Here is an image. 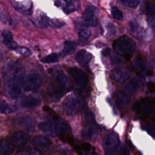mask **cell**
<instances>
[{"label":"cell","mask_w":155,"mask_h":155,"mask_svg":"<svg viewBox=\"0 0 155 155\" xmlns=\"http://www.w3.org/2000/svg\"><path fill=\"white\" fill-rule=\"evenodd\" d=\"M73 88V84L70 78L64 73L58 72L47 87V93L53 101H58Z\"/></svg>","instance_id":"1"},{"label":"cell","mask_w":155,"mask_h":155,"mask_svg":"<svg viewBox=\"0 0 155 155\" xmlns=\"http://www.w3.org/2000/svg\"><path fill=\"white\" fill-rule=\"evenodd\" d=\"M133 111L145 122L155 120V97H144L136 101Z\"/></svg>","instance_id":"2"},{"label":"cell","mask_w":155,"mask_h":155,"mask_svg":"<svg viewBox=\"0 0 155 155\" xmlns=\"http://www.w3.org/2000/svg\"><path fill=\"white\" fill-rule=\"evenodd\" d=\"M39 128L44 132L50 134L53 137L65 138V140H70L68 134V127L67 124L57 119L51 122H42L39 125Z\"/></svg>","instance_id":"3"},{"label":"cell","mask_w":155,"mask_h":155,"mask_svg":"<svg viewBox=\"0 0 155 155\" xmlns=\"http://www.w3.org/2000/svg\"><path fill=\"white\" fill-rule=\"evenodd\" d=\"M114 51L127 60H130L136 50V44L127 36H122L113 42Z\"/></svg>","instance_id":"4"},{"label":"cell","mask_w":155,"mask_h":155,"mask_svg":"<svg viewBox=\"0 0 155 155\" xmlns=\"http://www.w3.org/2000/svg\"><path fill=\"white\" fill-rule=\"evenodd\" d=\"M85 106V102L75 94L67 96L62 103V109L64 113L70 116L79 113L84 109Z\"/></svg>","instance_id":"5"},{"label":"cell","mask_w":155,"mask_h":155,"mask_svg":"<svg viewBox=\"0 0 155 155\" xmlns=\"http://www.w3.org/2000/svg\"><path fill=\"white\" fill-rule=\"evenodd\" d=\"M84 126L82 130V136L85 139H92L94 137L99 129L95 124L93 114L90 111H87L84 115Z\"/></svg>","instance_id":"6"},{"label":"cell","mask_w":155,"mask_h":155,"mask_svg":"<svg viewBox=\"0 0 155 155\" xmlns=\"http://www.w3.org/2000/svg\"><path fill=\"white\" fill-rule=\"evenodd\" d=\"M25 69L24 66L16 62H7L2 68V75L6 81L12 79H22L24 77Z\"/></svg>","instance_id":"7"},{"label":"cell","mask_w":155,"mask_h":155,"mask_svg":"<svg viewBox=\"0 0 155 155\" xmlns=\"http://www.w3.org/2000/svg\"><path fill=\"white\" fill-rule=\"evenodd\" d=\"M119 139L113 132L107 134L102 140V145L106 155H118Z\"/></svg>","instance_id":"8"},{"label":"cell","mask_w":155,"mask_h":155,"mask_svg":"<svg viewBox=\"0 0 155 155\" xmlns=\"http://www.w3.org/2000/svg\"><path fill=\"white\" fill-rule=\"evenodd\" d=\"M68 72L73 78L75 85L78 87L79 91H81V93H87L88 80L85 72L77 67H71L68 68Z\"/></svg>","instance_id":"9"},{"label":"cell","mask_w":155,"mask_h":155,"mask_svg":"<svg viewBox=\"0 0 155 155\" xmlns=\"http://www.w3.org/2000/svg\"><path fill=\"white\" fill-rule=\"evenodd\" d=\"M22 88L27 91L39 88L42 84V78L39 74L30 73L25 75L21 79Z\"/></svg>","instance_id":"10"},{"label":"cell","mask_w":155,"mask_h":155,"mask_svg":"<svg viewBox=\"0 0 155 155\" xmlns=\"http://www.w3.org/2000/svg\"><path fill=\"white\" fill-rule=\"evenodd\" d=\"M5 90L7 95L12 99H17L22 93L21 79H12L7 81Z\"/></svg>","instance_id":"11"},{"label":"cell","mask_w":155,"mask_h":155,"mask_svg":"<svg viewBox=\"0 0 155 155\" xmlns=\"http://www.w3.org/2000/svg\"><path fill=\"white\" fill-rule=\"evenodd\" d=\"M130 72L126 67H116L111 72L110 76L113 81L118 84L124 83L130 77Z\"/></svg>","instance_id":"12"},{"label":"cell","mask_w":155,"mask_h":155,"mask_svg":"<svg viewBox=\"0 0 155 155\" xmlns=\"http://www.w3.org/2000/svg\"><path fill=\"white\" fill-rule=\"evenodd\" d=\"M33 144L36 150L42 153L47 151L50 148L51 142L47 137L38 135L33 138Z\"/></svg>","instance_id":"13"},{"label":"cell","mask_w":155,"mask_h":155,"mask_svg":"<svg viewBox=\"0 0 155 155\" xmlns=\"http://www.w3.org/2000/svg\"><path fill=\"white\" fill-rule=\"evenodd\" d=\"M82 21L87 27H96L97 25V20L91 7H87L82 16Z\"/></svg>","instance_id":"14"},{"label":"cell","mask_w":155,"mask_h":155,"mask_svg":"<svg viewBox=\"0 0 155 155\" xmlns=\"http://www.w3.org/2000/svg\"><path fill=\"white\" fill-rule=\"evenodd\" d=\"M41 99L33 95H27L22 97L21 105L24 108H33L39 106L41 104Z\"/></svg>","instance_id":"15"},{"label":"cell","mask_w":155,"mask_h":155,"mask_svg":"<svg viewBox=\"0 0 155 155\" xmlns=\"http://www.w3.org/2000/svg\"><path fill=\"white\" fill-rule=\"evenodd\" d=\"M18 121L19 126L26 131H34L35 130V122L30 116L22 115L19 117Z\"/></svg>","instance_id":"16"},{"label":"cell","mask_w":155,"mask_h":155,"mask_svg":"<svg viewBox=\"0 0 155 155\" xmlns=\"http://www.w3.org/2000/svg\"><path fill=\"white\" fill-rule=\"evenodd\" d=\"M28 139V135L22 131H17L12 134L11 142L14 146L19 148L24 146L27 143Z\"/></svg>","instance_id":"17"},{"label":"cell","mask_w":155,"mask_h":155,"mask_svg":"<svg viewBox=\"0 0 155 155\" xmlns=\"http://www.w3.org/2000/svg\"><path fill=\"white\" fill-rule=\"evenodd\" d=\"M114 97L116 104L122 108H126L129 105L131 101L130 95L126 93L123 90L116 92Z\"/></svg>","instance_id":"18"},{"label":"cell","mask_w":155,"mask_h":155,"mask_svg":"<svg viewBox=\"0 0 155 155\" xmlns=\"http://www.w3.org/2000/svg\"><path fill=\"white\" fill-rule=\"evenodd\" d=\"M76 59L79 65L82 67H85L90 62L92 59V55L87 51L85 50H81L77 53Z\"/></svg>","instance_id":"19"},{"label":"cell","mask_w":155,"mask_h":155,"mask_svg":"<svg viewBox=\"0 0 155 155\" xmlns=\"http://www.w3.org/2000/svg\"><path fill=\"white\" fill-rule=\"evenodd\" d=\"M12 142L6 139H0V155H11L13 151Z\"/></svg>","instance_id":"20"},{"label":"cell","mask_w":155,"mask_h":155,"mask_svg":"<svg viewBox=\"0 0 155 155\" xmlns=\"http://www.w3.org/2000/svg\"><path fill=\"white\" fill-rule=\"evenodd\" d=\"M13 34L11 31L8 30H4L2 32L3 41L7 47L11 49L15 50L17 47V44L13 40Z\"/></svg>","instance_id":"21"},{"label":"cell","mask_w":155,"mask_h":155,"mask_svg":"<svg viewBox=\"0 0 155 155\" xmlns=\"http://www.w3.org/2000/svg\"><path fill=\"white\" fill-rule=\"evenodd\" d=\"M140 82L136 78L132 79L124 88L123 91L129 95L134 93L139 87Z\"/></svg>","instance_id":"22"},{"label":"cell","mask_w":155,"mask_h":155,"mask_svg":"<svg viewBox=\"0 0 155 155\" xmlns=\"http://www.w3.org/2000/svg\"><path fill=\"white\" fill-rule=\"evenodd\" d=\"M78 151L81 155H97L94 148L88 143H82L78 147Z\"/></svg>","instance_id":"23"},{"label":"cell","mask_w":155,"mask_h":155,"mask_svg":"<svg viewBox=\"0 0 155 155\" xmlns=\"http://www.w3.org/2000/svg\"><path fill=\"white\" fill-rule=\"evenodd\" d=\"M77 44L74 41H66L64 43V49L62 50L63 55H68L73 53L76 48Z\"/></svg>","instance_id":"24"},{"label":"cell","mask_w":155,"mask_h":155,"mask_svg":"<svg viewBox=\"0 0 155 155\" xmlns=\"http://www.w3.org/2000/svg\"><path fill=\"white\" fill-rule=\"evenodd\" d=\"M16 108L12 105L4 101H0V113L1 114H10L15 112Z\"/></svg>","instance_id":"25"},{"label":"cell","mask_w":155,"mask_h":155,"mask_svg":"<svg viewBox=\"0 0 155 155\" xmlns=\"http://www.w3.org/2000/svg\"><path fill=\"white\" fill-rule=\"evenodd\" d=\"M65 6L64 12L68 13L76 10L79 6V2L78 0H64Z\"/></svg>","instance_id":"26"},{"label":"cell","mask_w":155,"mask_h":155,"mask_svg":"<svg viewBox=\"0 0 155 155\" xmlns=\"http://www.w3.org/2000/svg\"><path fill=\"white\" fill-rule=\"evenodd\" d=\"M36 25L40 27H45L49 25V19L45 14L41 13L36 20Z\"/></svg>","instance_id":"27"},{"label":"cell","mask_w":155,"mask_h":155,"mask_svg":"<svg viewBox=\"0 0 155 155\" xmlns=\"http://www.w3.org/2000/svg\"><path fill=\"white\" fill-rule=\"evenodd\" d=\"M91 35V31L89 28H84L79 31L78 36H79V39L81 41L85 42L89 39Z\"/></svg>","instance_id":"28"},{"label":"cell","mask_w":155,"mask_h":155,"mask_svg":"<svg viewBox=\"0 0 155 155\" xmlns=\"http://www.w3.org/2000/svg\"><path fill=\"white\" fill-rule=\"evenodd\" d=\"M59 55L58 53H53L43 58L42 59V61L45 63H53L58 62L59 61Z\"/></svg>","instance_id":"29"},{"label":"cell","mask_w":155,"mask_h":155,"mask_svg":"<svg viewBox=\"0 0 155 155\" xmlns=\"http://www.w3.org/2000/svg\"><path fill=\"white\" fill-rule=\"evenodd\" d=\"M14 50L18 54L23 56H29L31 54V52L30 50L24 47H17Z\"/></svg>","instance_id":"30"},{"label":"cell","mask_w":155,"mask_h":155,"mask_svg":"<svg viewBox=\"0 0 155 155\" xmlns=\"http://www.w3.org/2000/svg\"><path fill=\"white\" fill-rule=\"evenodd\" d=\"M145 129L151 135L155 136V120L145 122Z\"/></svg>","instance_id":"31"},{"label":"cell","mask_w":155,"mask_h":155,"mask_svg":"<svg viewBox=\"0 0 155 155\" xmlns=\"http://www.w3.org/2000/svg\"><path fill=\"white\" fill-rule=\"evenodd\" d=\"M111 14L113 18L117 20L121 21L123 19L122 12L116 7H113L111 9Z\"/></svg>","instance_id":"32"},{"label":"cell","mask_w":155,"mask_h":155,"mask_svg":"<svg viewBox=\"0 0 155 155\" xmlns=\"http://www.w3.org/2000/svg\"><path fill=\"white\" fill-rule=\"evenodd\" d=\"M135 66L139 70V71H143V70H145V67H146V64L145 61L142 59L141 56H140V55L137 56V60L135 62Z\"/></svg>","instance_id":"33"},{"label":"cell","mask_w":155,"mask_h":155,"mask_svg":"<svg viewBox=\"0 0 155 155\" xmlns=\"http://www.w3.org/2000/svg\"><path fill=\"white\" fill-rule=\"evenodd\" d=\"M120 1L130 8H136L140 2V0H120Z\"/></svg>","instance_id":"34"},{"label":"cell","mask_w":155,"mask_h":155,"mask_svg":"<svg viewBox=\"0 0 155 155\" xmlns=\"http://www.w3.org/2000/svg\"><path fill=\"white\" fill-rule=\"evenodd\" d=\"M49 25H51L53 27L59 28L65 25V22L63 21H61L57 19H49Z\"/></svg>","instance_id":"35"},{"label":"cell","mask_w":155,"mask_h":155,"mask_svg":"<svg viewBox=\"0 0 155 155\" xmlns=\"http://www.w3.org/2000/svg\"><path fill=\"white\" fill-rule=\"evenodd\" d=\"M0 20L3 23H5L7 21V15L4 12V10L1 7H0Z\"/></svg>","instance_id":"36"},{"label":"cell","mask_w":155,"mask_h":155,"mask_svg":"<svg viewBox=\"0 0 155 155\" xmlns=\"http://www.w3.org/2000/svg\"><path fill=\"white\" fill-rule=\"evenodd\" d=\"M147 87L150 92H154L155 91V84L152 82H148L147 84Z\"/></svg>","instance_id":"37"},{"label":"cell","mask_w":155,"mask_h":155,"mask_svg":"<svg viewBox=\"0 0 155 155\" xmlns=\"http://www.w3.org/2000/svg\"><path fill=\"white\" fill-rule=\"evenodd\" d=\"M120 155H130V154L128 150L125 147H123L120 150Z\"/></svg>","instance_id":"38"},{"label":"cell","mask_w":155,"mask_h":155,"mask_svg":"<svg viewBox=\"0 0 155 155\" xmlns=\"http://www.w3.org/2000/svg\"><path fill=\"white\" fill-rule=\"evenodd\" d=\"M28 153V155H42L41 152L36 150V149H35V150L30 151Z\"/></svg>","instance_id":"39"},{"label":"cell","mask_w":155,"mask_h":155,"mask_svg":"<svg viewBox=\"0 0 155 155\" xmlns=\"http://www.w3.org/2000/svg\"><path fill=\"white\" fill-rule=\"evenodd\" d=\"M110 53H111V50L108 48H105L104 49L103 51H102V54L104 56H108L110 54Z\"/></svg>","instance_id":"40"},{"label":"cell","mask_w":155,"mask_h":155,"mask_svg":"<svg viewBox=\"0 0 155 155\" xmlns=\"http://www.w3.org/2000/svg\"><path fill=\"white\" fill-rule=\"evenodd\" d=\"M112 62L114 64H119L121 62V60L119 58H117V57H114L112 59Z\"/></svg>","instance_id":"41"},{"label":"cell","mask_w":155,"mask_h":155,"mask_svg":"<svg viewBox=\"0 0 155 155\" xmlns=\"http://www.w3.org/2000/svg\"><path fill=\"white\" fill-rule=\"evenodd\" d=\"M145 74H146V75L148 76H151L153 74V71H152L151 70L148 69V70H146Z\"/></svg>","instance_id":"42"},{"label":"cell","mask_w":155,"mask_h":155,"mask_svg":"<svg viewBox=\"0 0 155 155\" xmlns=\"http://www.w3.org/2000/svg\"><path fill=\"white\" fill-rule=\"evenodd\" d=\"M15 155H28V153L25 151H20L17 153Z\"/></svg>","instance_id":"43"},{"label":"cell","mask_w":155,"mask_h":155,"mask_svg":"<svg viewBox=\"0 0 155 155\" xmlns=\"http://www.w3.org/2000/svg\"><path fill=\"white\" fill-rule=\"evenodd\" d=\"M154 1H155V0H154Z\"/></svg>","instance_id":"44"}]
</instances>
